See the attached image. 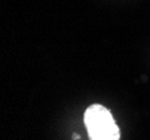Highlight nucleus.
<instances>
[{
	"instance_id": "1",
	"label": "nucleus",
	"mask_w": 150,
	"mask_h": 140,
	"mask_svg": "<svg viewBox=\"0 0 150 140\" xmlns=\"http://www.w3.org/2000/svg\"><path fill=\"white\" fill-rule=\"evenodd\" d=\"M84 123L91 140L120 139V130L110 110L101 104H92L85 110Z\"/></svg>"
},
{
	"instance_id": "2",
	"label": "nucleus",
	"mask_w": 150,
	"mask_h": 140,
	"mask_svg": "<svg viewBox=\"0 0 150 140\" xmlns=\"http://www.w3.org/2000/svg\"><path fill=\"white\" fill-rule=\"evenodd\" d=\"M73 139H80V136H77V134H74V136H73Z\"/></svg>"
}]
</instances>
